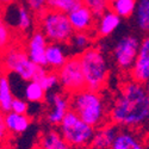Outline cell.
I'll use <instances>...</instances> for the list:
<instances>
[{
	"instance_id": "6da1fadb",
	"label": "cell",
	"mask_w": 149,
	"mask_h": 149,
	"mask_svg": "<svg viewBox=\"0 0 149 149\" xmlns=\"http://www.w3.org/2000/svg\"><path fill=\"white\" fill-rule=\"evenodd\" d=\"M111 123L124 129H140L149 123V97L143 84L128 80L120 85L109 111Z\"/></svg>"
},
{
	"instance_id": "7a4b0ae2",
	"label": "cell",
	"mask_w": 149,
	"mask_h": 149,
	"mask_svg": "<svg viewBox=\"0 0 149 149\" xmlns=\"http://www.w3.org/2000/svg\"><path fill=\"white\" fill-rule=\"evenodd\" d=\"M70 110L93 128H99L107 120V106L100 92L84 88L69 94Z\"/></svg>"
},
{
	"instance_id": "3957f363",
	"label": "cell",
	"mask_w": 149,
	"mask_h": 149,
	"mask_svg": "<svg viewBox=\"0 0 149 149\" xmlns=\"http://www.w3.org/2000/svg\"><path fill=\"white\" fill-rule=\"evenodd\" d=\"M86 88L100 92L109 80L110 67L107 58L99 48L90 47L79 55Z\"/></svg>"
},
{
	"instance_id": "277c9868",
	"label": "cell",
	"mask_w": 149,
	"mask_h": 149,
	"mask_svg": "<svg viewBox=\"0 0 149 149\" xmlns=\"http://www.w3.org/2000/svg\"><path fill=\"white\" fill-rule=\"evenodd\" d=\"M38 26L47 40L53 43H68L74 35L68 15L53 8H45L38 13Z\"/></svg>"
},
{
	"instance_id": "5b68a950",
	"label": "cell",
	"mask_w": 149,
	"mask_h": 149,
	"mask_svg": "<svg viewBox=\"0 0 149 149\" xmlns=\"http://www.w3.org/2000/svg\"><path fill=\"white\" fill-rule=\"evenodd\" d=\"M58 131L74 149H81L91 146L95 128L84 122L73 110H69L58 124Z\"/></svg>"
},
{
	"instance_id": "8992f818",
	"label": "cell",
	"mask_w": 149,
	"mask_h": 149,
	"mask_svg": "<svg viewBox=\"0 0 149 149\" xmlns=\"http://www.w3.org/2000/svg\"><path fill=\"white\" fill-rule=\"evenodd\" d=\"M3 66L7 72L17 74L23 81L32 80L37 68V65L29 58L26 50L19 45H10L3 52Z\"/></svg>"
},
{
	"instance_id": "52a82bcc",
	"label": "cell",
	"mask_w": 149,
	"mask_h": 149,
	"mask_svg": "<svg viewBox=\"0 0 149 149\" xmlns=\"http://www.w3.org/2000/svg\"><path fill=\"white\" fill-rule=\"evenodd\" d=\"M57 75L61 87L68 94H73L86 88L85 77L79 56H72L67 58L65 65L57 69Z\"/></svg>"
},
{
	"instance_id": "ba28073f",
	"label": "cell",
	"mask_w": 149,
	"mask_h": 149,
	"mask_svg": "<svg viewBox=\"0 0 149 149\" xmlns=\"http://www.w3.org/2000/svg\"><path fill=\"white\" fill-rule=\"evenodd\" d=\"M140 40L136 36L127 35L116 42L112 48V56L117 68L123 73H130L140 48Z\"/></svg>"
},
{
	"instance_id": "9c48e42d",
	"label": "cell",
	"mask_w": 149,
	"mask_h": 149,
	"mask_svg": "<svg viewBox=\"0 0 149 149\" xmlns=\"http://www.w3.org/2000/svg\"><path fill=\"white\" fill-rule=\"evenodd\" d=\"M47 102V113L45 119L50 125H58L62 118L70 110L69 95L61 92H48L45 97Z\"/></svg>"
},
{
	"instance_id": "30bf717a",
	"label": "cell",
	"mask_w": 149,
	"mask_h": 149,
	"mask_svg": "<svg viewBox=\"0 0 149 149\" xmlns=\"http://www.w3.org/2000/svg\"><path fill=\"white\" fill-rule=\"evenodd\" d=\"M129 75L131 80L143 85L149 80V33L140 42L139 53Z\"/></svg>"
},
{
	"instance_id": "8fae6325",
	"label": "cell",
	"mask_w": 149,
	"mask_h": 149,
	"mask_svg": "<svg viewBox=\"0 0 149 149\" xmlns=\"http://www.w3.org/2000/svg\"><path fill=\"white\" fill-rule=\"evenodd\" d=\"M68 19L74 32H92L95 30V16L84 4L68 12Z\"/></svg>"
},
{
	"instance_id": "7c38bea8",
	"label": "cell",
	"mask_w": 149,
	"mask_h": 149,
	"mask_svg": "<svg viewBox=\"0 0 149 149\" xmlns=\"http://www.w3.org/2000/svg\"><path fill=\"white\" fill-rule=\"evenodd\" d=\"M48 45V40L43 35L42 31H35L26 42L25 50L29 56V58L37 66H43L45 65V50Z\"/></svg>"
},
{
	"instance_id": "4fadbf2b",
	"label": "cell",
	"mask_w": 149,
	"mask_h": 149,
	"mask_svg": "<svg viewBox=\"0 0 149 149\" xmlns=\"http://www.w3.org/2000/svg\"><path fill=\"white\" fill-rule=\"evenodd\" d=\"M119 131V127L113 123H105L95 129L93 140L91 142V149H110L116 136Z\"/></svg>"
},
{
	"instance_id": "5bb4252c",
	"label": "cell",
	"mask_w": 149,
	"mask_h": 149,
	"mask_svg": "<svg viewBox=\"0 0 149 149\" xmlns=\"http://www.w3.org/2000/svg\"><path fill=\"white\" fill-rule=\"evenodd\" d=\"M110 149H147L143 140L132 129H119Z\"/></svg>"
},
{
	"instance_id": "9a60e30c",
	"label": "cell",
	"mask_w": 149,
	"mask_h": 149,
	"mask_svg": "<svg viewBox=\"0 0 149 149\" xmlns=\"http://www.w3.org/2000/svg\"><path fill=\"white\" fill-rule=\"evenodd\" d=\"M95 24V32L99 37H107L112 35L120 25V17L117 16L110 8L106 10L102 16L98 17Z\"/></svg>"
},
{
	"instance_id": "2e32d148",
	"label": "cell",
	"mask_w": 149,
	"mask_h": 149,
	"mask_svg": "<svg viewBox=\"0 0 149 149\" xmlns=\"http://www.w3.org/2000/svg\"><path fill=\"white\" fill-rule=\"evenodd\" d=\"M38 146L42 149H74L58 130L48 129L40 135Z\"/></svg>"
},
{
	"instance_id": "e0dca14e",
	"label": "cell",
	"mask_w": 149,
	"mask_h": 149,
	"mask_svg": "<svg viewBox=\"0 0 149 149\" xmlns=\"http://www.w3.org/2000/svg\"><path fill=\"white\" fill-rule=\"evenodd\" d=\"M67 55L65 53V49L62 48L60 43H48L45 50V65L47 67L52 68L54 70L60 69L67 61Z\"/></svg>"
},
{
	"instance_id": "ac0fdd59",
	"label": "cell",
	"mask_w": 149,
	"mask_h": 149,
	"mask_svg": "<svg viewBox=\"0 0 149 149\" xmlns=\"http://www.w3.org/2000/svg\"><path fill=\"white\" fill-rule=\"evenodd\" d=\"M5 123L10 132L19 135L25 132L30 128L31 120L26 115L16 113L13 111H10V112L5 113Z\"/></svg>"
},
{
	"instance_id": "d6986e66",
	"label": "cell",
	"mask_w": 149,
	"mask_h": 149,
	"mask_svg": "<svg viewBox=\"0 0 149 149\" xmlns=\"http://www.w3.org/2000/svg\"><path fill=\"white\" fill-rule=\"evenodd\" d=\"M135 23L137 29L148 35L149 33V0H137L134 12Z\"/></svg>"
},
{
	"instance_id": "ffe728a7",
	"label": "cell",
	"mask_w": 149,
	"mask_h": 149,
	"mask_svg": "<svg viewBox=\"0 0 149 149\" xmlns=\"http://www.w3.org/2000/svg\"><path fill=\"white\" fill-rule=\"evenodd\" d=\"M15 15V23L12 24L17 30H20L22 32H28L32 28V16L31 12L23 5H18L15 7V11L12 12Z\"/></svg>"
},
{
	"instance_id": "44dd1931",
	"label": "cell",
	"mask_w": 149,
	"mask_h": 149,
	"mask_svg": "<svg viewBox=\"0 0 149 149\" xmlns=\"http://www.w3.org/2000/svg\"><path fill=\"white\" fill-rule=\"evenodd\" d=\"M13 98L8 78L6 75H0V111L3 113H7L11 111Z\"/></svg>"
},
{
	"instance_id": "7402d4cb",
	"label": "cell",
	"mask_w": 149,
	"mask_h": 149,
	"mask_svg": "<svg viewBox=\"0 0 149 149\" xmlns=\"http://www.w3.org/2000/svg\"><path fill=\"white\" fill-rule=\"evenodd\" d=\"M24 97H25L26 102L38 104L45 102L47 92L38 81L30 80L26 82L25 87H24Z\"/></svg>"
},
{
	"instance_id": "603a6c76",
	"label": "cell",
	"mask_w": 149,
	"mask_h": 149,
	"mask_svg": "<svg viewBox=\"0 0 149 149\" xmlns=\"http://www.w3.org/2000/svg\"><path fill=\"white\" fill-rule=\"evenodd\" d=\"M136 3L137 0H112L109 5V8L120 18H129L134 16Z\"/></svg>"
},
{
	"instance_id": "cb8c5ba5",
	"label": "cell",
	"mask_w": 149,
	"mask_h": 149,
	"mask_svg": "<svg viewBox=\"0 0 149 149\" xmlns=\"http://www.w3.org/2000/svg\"><path fill=\"white\" fill-rule=\"evenodd\" d=\"M80 5H82L81 0H48V8L57 10L65 13H68Z\"/></svg>"
},
{
	"instance_id": "d4e9b609",
	"label": "cell",
	"mask_w": 149,
	"mask_h": 149,
	"mask_svg": "<svg viewBox=\"0 0 149 149\" xmlns=\"http://www.w3.org/2000/svg\"><path fill=\"white\" fill-rule=\"evenodd\" d=\"M92 41L93 40H92L90 32H74L69 42H72L73 47L75 49H78L80 52H84L85 49L91 47Z\"/></svg>"
},
{
	"instance_id": "484cf974",
	"label": "cell",
	"mask_w": 149,
	"mask_h": 149,
	"mask_svg": "<svg viewBox=\"0 0 149 149\" xmlns=\"http://www.w3.org/2000/svg\"><path fill=\"white\" fill-rule=\"evenodd\" d=\"M12 43V32L0 13V52H4Z\"/></svg>"
},
{
	"instance_id": "4316f807",
	"label": "cell",
	"mask_w": 149,
	"mask_h": 149,
	"mask_svg": "<svg viewBox=\"0 0 149 149\" xmlns=\"http://www.w3.org/2000/svg\"><path fill=\"white\" fill-rule=\"evenodd\" d=\"M85 6H87L95 17L102 16L106 10H109V0H81Z\"/></svg>"
},
{
	"instance_id": "83f0119b",
	"label": "cell",
	"mask_w": 149,
	"mask_h": 149,
	"mask_svg": "<svg viewBox=\"0 0 149 149\" xmlns=\"http://www.w3.org/2000/svg\"><path fill=\"white\" fill-rule=\"evenodd\" d=\"M40 84L42 85V87L45 90L47 93L53 91V88H55L57 85H60L57 73H55V72H48L44 75V78L40 81Z\"/></svg>"
},
{
	"instance_id": "f1b7e54d",
	"label": "cell",
	"mask_w": 149,
	"mask_h": 149,
	"mask_svg": "<svg viewBox=\"0 0 149 149\" xmlns=\"http://www.w3.org/2000/svg\"><path fill=\"white\" fill-rule=\"evenodd\" d=\"M28 110H29V105L26 100L19 99V98H13V102H12V105H11V111H13L16 113L26 115Z\"/></svg>"
},
{
	"instance_id": "f546056e",
	"label": "cell",
	"mask_w": 149,
	"mask_h": 149,
	"mask_svg": "<svg viewBox=\"0 0 149 149\" xmlns=\"http://www.w3.org/2000/svg\"><path fill=\"white\" fill-rule=\"evenodd\" d=\"M26 3L29 8L37 15L48 8V0H26Z\"/></svg>"
},
{
	"instance_id": "4dcf8cb0",
	"label": "cell",
	"mask_w": 149,
	"mask_h": 149,
	"mask_svg": "<svg viewBox=\"0 0 149 149\" xmlns=\"http://www.w3.org/2000/svg\"><path fill=\"white\" fill-rule=\"evenodd\" d=\"M8 134L10 131L6 128V123H5V115L0 111V144L6 146L8 141Z\"/></svg>"
},
{
	"instance_id": "1f68e13d",
	"label": "cell",
	"mask_w": 149,
	"mask_h": 149,
	"mask_svg": "<svg viewBox=\"0 0 149 149\" xmlns=\"http://www.w3.org/2000/svg\"><path fill=\"white\" fill-rule=\"evenodd\" d=\"M12 3H13V0H0V5H3V6H8Z\"/></svg>"
},
{
	"instance_id": "d6a6232c",
	"label": "cell",
	"mask_w": 149,
	"mask_h": 149,
	"mask_svg": "<svg viewBox=\"0 0 149 149\" xmlns=\"http://www.w3.org/2000/svg\"><path fill=\"white\" fill-rule=\"evenodd\" d=\"M144 87H146V91H147V94H148V97H149V80L144 84Z\"/></svg>"
},
{
	"instance_id": "836d02e7",
	"label": "cell",
	"mask_w": 149,
	"mask_h": 149,
	"mask_svg": "<svg viewBox=\"0 0 149 149\" xmlns=\"http://www.w3.org/2000/svg\"><path fill=\"white\" fill-rule=\"evenodd\" d=\"M0 149H7V147H6V146H1V144H0Z\"/></svg>"
},
{
	"instance_id": "e575fe53",
	"label": "cell",
	"mask_w": 149,
	"mask_h": 149,
	"mask_svg": "<svg viewBox=\"0 0 149 149\" xmlns=\"http://www.w3.org/2000/svg\"><path fill=\"white\" fill-rule=\"evenodd\" d=\"M33 149H42V148H41V147H40V146H36V147H35V148H33Z\"/></svg>"
},
{
	"instance_id": "d590c367",
	"label": "cell",
	"mask_w": 149,
	"mask_h": 149,
	"mask_svg": "<svg viewBox=\"0 0 149 149\" xmlns=\"http://www.w3.org/2000/svg\"><path fill=\"white\" fill-rule=\"evenodd\" d=\"M111 1H112V0H109V3H111Z\"/></svg>"
}]
</instances>
